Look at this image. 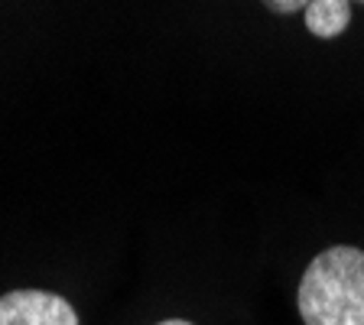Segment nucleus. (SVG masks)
Segmentation results:
<instances>
[{"label":"nucleus","instance_id":"nucleus-5","mask_svg":"<svg viewBox=\"0 0 364 325\" xmlns=\"http://www.w3.org/2000/svg\"><path fill=\"white\" fill-rule=\"evenodd\" d=\"M156 325H192V322H186V319H163V322H156Z\"/></svg>","mask_w":364,"mask_h":325},{"label":"nucleus","instance_id":"nucleus-4","mask_svg":"<svg viewBox=\"0 0 364 325\" xmlns=\"http://www.w3.org/2000/svg\"><path fill=\"white\" fill-rule=\"evenodd\" d=\"M260 4L277 16H289V14H306L316 0H260Z\"/></svg>","mask_w":364,"mask_h":325},{"label":"nucleus","instance_id":"nucleus-1","mask_svg":"<svg viewBox=\"0 0 364 325\" xmlns=\"http://www.w3.org/2000/svg\"><path fill=\"white\" fill-rule=\"evenodd\" d=\"M296 306L303 325H364V250L335 244L309 260Z\"/></svg>","mask_w":364,"mask_h":325},{"label":"nucleus","instance_id":"nucleus-3","mask_svg":"<svg viewBox=\"0 0 364 325\" xmlns=\"http://www.w3.org/2000/svg\"><path fill=\"white\" fill-rule=\"evenodd\" d=\"M351 4H364V0H316L306 10V30L318 39H335L348 30L351 23Z\"/></svg>","mask_w":364,"mask_h":325},{"label":"nucleus","instance_id":"nucleus-2","mask_svg":"<svg viewBox=\"0 0 364 325\" xmlns=\"http://www.w3.org/2000/svg\"><path fill=\"white\" fill-rule=\"evenodd\" d=\"M0 325H78V312L65 296L26 287L0 296Z\"/></svg>","mask_w":364,"mask_h":325}]
</instances>
